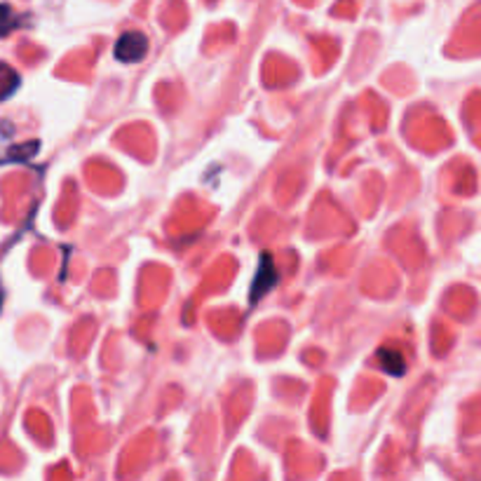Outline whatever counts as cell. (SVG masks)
I'll return each instance as SVG.
<instances>
[{"label":"cell","instance_id":"6da1fadb","mask_svg":"<svg viewBox=\"0 0 481 481\" xmlns=\"http://www.w3.org/2000/svg\"><path fill=\"white\" fill-rule=\"evenodd\" d=\"M148 52V38L139 31L122 33L118 43H115V59L122 64H137L146 57Z\"/></svg>","mask_w":481,"mask_h":481},{"label":"cell","instance_id":"7a4b0ae2","mask_svg":"<svg viewBox=\"0 0 481 481\" xmlns=\"http://www.w3.org/2000/svg\"><path fill=\"white\" fill-rule=\"evenodd\" d=\"M275 285H277V270H275L270 256H263L261 268H258L256 279H254V287H252V303L263 298V296L268 294Z\"/></svg>","mask_w":481,"mask_h":481},{"label":"cell","instance_id":"3957f363","mask_svg":"<svg viewBox=\"0 0 481 481\" xmlns=\"http://www.w3.org/2000/svg\"><path fill=\"white\" fill-rule=\"evenodd\" d=\"M19 85H22V78H19V73H16L12 66H7V64H3V61H0V101H3V99H7V97H12Z\"/></svg>","mask_w":481,"mask_h":481},{"label":"cell","instance_id":"277c9868","mask_svg":"<svg viewBox=\"0 0 481 481\" xmlns=\"http://www.w3.org/2000/svg\"><path fill=\"white\" fill-rule=\"evenodd\" d=\"M22 24V19H19V15H16L15 10H12L10 5H5V3H0V38H5V36H10L12 31H15L16 26Z\"/></svg>","mask_w":481,"mask_h":481},{"label":"cell","instance_id":"5b68a950","mask_svg":"<svg viewBox=\"0 0 481 481\" xmlns=\"http://www.w3.org/2000/svg\"><path fill=\"white\" fill-rule=\"evenodd\" d=\"M378 360H381V364H383L385 371L392 373V376H402V373H404L406 364H404V360H402L400 352L381 350V357H378Z\"/></svg>","mask_w":481,"mask_h":481}]
</instances>
